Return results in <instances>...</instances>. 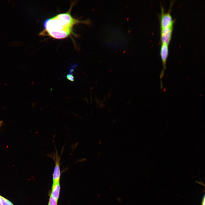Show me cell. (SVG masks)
I'll use <instances>...</instances> for the list:
<instances>
[{"label": "cell", "mask_w": 205, "mask_h": 205, "mask_svg": "<svg viewBox=\"0 0 205 205\" xmlns=\"http://www.w3.org/2000/svg\"><path fill=\"white\" fill-rule=\"evenodd\" d=\"M72 7L67 12L60 13L46 19L43 23L44 30L40 33L46 32L48 35L55 39L65 38L73 33V27L78 23H89V20L81 21L72 17L71 14Z\"/></svg>", "instance_id": "cell-1"}, {"label": "cell", "mask_w": 205, "mask_h": 205, "mask_svg": "<svg viewBox=\"0 0 205 205\" xmlns=\"http://www.w3.org/2000/svg\"><path fill=\"white\" fill-rule=\"evenodd\" d=\"M55 152H54L52 155L50 154L48 155L53 159L55 163V167L53 174V183H56L60 181L61 175L60 167L61 157L58 155L56 148L55 145Z\"/></svg>", "instance_id": "cell-2"}, {"label": "cell", "mask_w": 205, "mask_h": 205, "mask_svg": "<svg viewBox=\"0 0 205 205\" xmlns=\"http://www.w3.org/2000/svg\"><path fill=\"white\" fill-rule=\"evenodd\" d=\"M160 16V26L161 29L173 27L174 20L169 11L165 13L164 9L162 7Z\"/></svg>", "instance_id": "cell-3"}, {"label": "cell", "mask_w": 205, "mask_h": 205, "mask_svg": "<svg viewBox=\"0 0 205 205\" xmlns=\"http://www.w3.org/2000/svg\"><path fill=\"white\" fill-rule=\"evenodd\" d=\"M169 54L168 45L161 44L160 51V55L162 62L163 69L160 75V78H162L164 70L166 69V63Z\"/></svg>", "instance_id": "cell-4"}, {"label": "cell", "mask_w": 205, "mask_h": 205, "mask_svg": "<svg viewBox=\"0 0 205 205\" xmlns=\"http://www.w3.org/2000/svg\"><path fill=\"white\" fill-rule=\"evenodd\" d=\"M173 27L161 29V41L162 44H169L171 40Z\"/></svg>", "instance_id": "cell-5"}, {"label": "cell", "mask_w": 205, "mask_h": 205, "mask_svg": "<svg viewBox=\"0 0 205 205\" xmlns=\"http://www.w3.org/2000/svg\"><path fill=\"white\" fill-rule=\"evenodd\" d=\"M60 190V181L53 183L50 196L54 198L57 202L59 197Z\"/></svg>", "instance_id": "cell-6"}, {"label": "cell", "mask_w": 205, "mask_h": 205, "mask_svg": "<svg viewBox=\"0 0 205 205\" xmlns=\"http://www.w3.org/2000/svg\"><path fill=\"white\" fill-rule=\"evenodd\" d=\"M0 198L2 202V205H14L13 203L9 200L1 195H0Z\"/></svg>", "instance_id": "cell-7"}, {"label": "cell", "mask_w": 205, "mask_h": 205, "mask_svg": "<svg viewBox=\"0 0 205 205\" xmlns=\"http://www.w3.org/2000/svg\"><path fill=\"white\" fill-rule=\"evenodd\" d=\"M57 201L53 197L50 196L48 205H57Z\"/></svg>", "instance_id": "cell-8"}, {"label": "cell", "mask_w": 205, "mask_h": 205, "mask_svg": "<svg viewBox=\"0 0 205 205\" xmlns=\"http://www.w3.org/2000/svg\"><path fill=\"white\" fill-rule=\"evenodd\" d=\"M67 79L72 81H74V77L73 75H71V74H69L67 75L66 76Z\"/></svg>", "instance_id": "cell-9"}, {"label": "cell", "mask_w": 205, "mask_h": 205, "mask_svg": "<svg viewBox=\"0 0 205 205\" xmlns=\"http://www.w3.org/2000/svg\"><path fill=\"white\" fill-rule=\"evenodd\" d=\"M202 205H205V195L204 194L203 196L202 202Z\"/></svg>", "instance_id": "cell-10"}, {"label": "cell", "mask_w": 205, "mask_h": 205, "mask_svg": "<svg viewBox=\"0 0 205 205\" xmlns=\"http://www.w3.org/2000/svg\"><path fill=\"white\" fill-rule=\"evenodd\" d=\"M3 121L2 120L0 121V128L3 125Z\"/></svg>", "instance_id": "cell-11"}, {"label": "cell", "mask_w": 205, "mask_h": 205, "mask_svg": "<svg viewBox=\"0 0 205 205\" xmlns=\"http://www.w3.org/2000/svg\"><path fill=\"white\" fill-rule=\"evenodd\" d=\"M0 205H2V202L0 198Z\"/></svg>", "instance_id": "cell-12"}, {"label": "cell", "mask_w": 205, "mask_h": 205, "mask_svg": "<svg viewBox=\"0 0 205 205\" xmlns=\"http://www.w3.org/2000/svg\"></svg>", "instance_id": "cell-13"}]
</instances>
